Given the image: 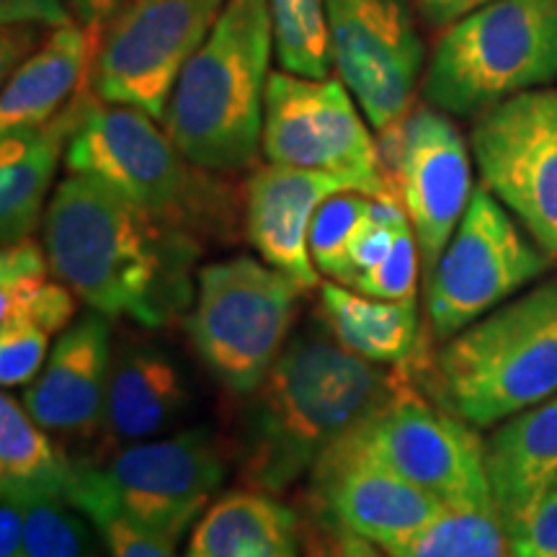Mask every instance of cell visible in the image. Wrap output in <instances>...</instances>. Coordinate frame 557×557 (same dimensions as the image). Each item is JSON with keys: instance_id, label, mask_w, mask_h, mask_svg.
Instances as JSON below:
<instances>
[{"instance_id": "obj_9", "label": "cell", "mask_w": 557, "mask_h": 557, "mask_svg": "<svg viewBox=\"0 0 557 557\" xmlns=\"http://www.w3.org/2000/svg\"><path fill=\"white\" fill-rule=\"evenodd\" d=\"M549 256L485 189L472 194L442 259L426 276L429 341L444 344L545 274Z\"/></svg>"}, {"instance_id": "obj_31", "label": "cell", "mask_w": 557, "mask_h": 557, "mask_svg": "<svg viewBox=\"0 0 557 557\" xmlns=\"http://www.w3.org/2000/svg\"><path fill=\"white\" fill-rule=\"evenodd\" d=\"M50 333L34 320L13 318L0 323V382L3 387L29 385L50 354Z\"/></svg>"}, {"instance_id": "obj_7", "label": "cell", "mask_w": 557, "mask_h": 557, "mask_svg": "<svg viewBox=\"0 0 557 557\" xmlns=\"http://www.w3.org/2000/svg\"><path fill=\"white\" fill-rule=\"evenodd\" d=\"M227 451L205 426L129 444L99 462H75L67 500L83 513L114 511L173 547L225 483Z\"/></svg>"}, {"instance_id": "obj_32", "label": "cell", "mask_w": 557, "mask_h": 557, "mask_svg": "<svg viewBox=\"0 0 557 557\" xmlns=\"http://www.w3.org/2000/svg\"><path fill=\"white\" fill-rule=\"evenodd\" d=\"M508 557H557V487L506 529Z\"/></svg>"}, {"instance_id": "obj_35", "label": "cell", "mask_w": 557, "mask_h": 557, "mask_svg": "<svg viewBox=\"0 0 557 557\" xmlns=\"http://www.w3.org/2000/svg\"><path fill=\"white\" fill-rule=\"evenodd\" d=\"M3 26H29V29H60L73 24L75 16L65 0H0Z\"/></svg>"}, {"instance_id": "obj_37", "label": "cell", "mask_w": 557, "mask_h": 557, "mask_svg": "<svg viewBox=\"0 0 557 557\" xmlns=\"http://www.w3.org/2000/svg\"><path fill=\"white\" fill-rule=\"evenodd\" d=\"M65 3L70 5V11H73L75 21H78L81 26H86L90 37L96 39L103 26L109 24V18L114 16L127 0H65Z\"/></svg>"}, {"instance_id": "obj_16", "label": "cell", "mask_w": 557, "mask_h": 557, "mask_svg": "<svg viewBox=\"0 0 557 557\" xmlns=\"http://www.w3.org/2000/svg\"><path fill=\"white\" fill-rule=\"evenodd\" d=\"M308 478L310 513L374 542L387 553L406 545L447 506L346 438L320 459Z\"/></svg>"}, {"instance_id": "obj_17", "label": "cell", "mask_w": 557, "mask_h": 557, "mask_svg": "<svg viewBox=\"0 0 557 557\" xmlns=\"http://www.w3.org/2000/svg\"><path fill=\"white\" fill-rule=\"evenodd\" d=\"M111 369L109 318L90 310L54 338L21 403L52 436H99Z\"/></svg>"}, {"instance_id": "obj_23", "label": "cell", "mask_w": 557, "mask_h": 557, "mask_svg": "<svg viewBox=\"0 0 557 557\" xmlns=\"http://www.w3.org/2000/svg\"><path fill=\"white\" fill-rule=\"evenodd\" d=\"M78 21L50 32L41 47L26 54L11 75H5L0 96V132L39 127L60 116L88 83L94 41Z\"/></svg>"}, {"instance_id": "obj_34", "label": "cell", "mask_w": 557, "mask_h": 557, "mask_svg": "<svg viewBox=\"0 0 557 557\" xmlns=\"http://www.w3.org/2000/svg\"><path fill=\"white\" fill-rule=\"evenodd\" d=\"M302 542L305 557H393L374 542L315 513L302 519Z\"/></svg>"}, {"instance_id": "obj_3", "label": "cell", "mask_w": 557, "mask_h": 557, "mask_svg": "<svg viewBox=\"0 0 557 557\" xmlns=\"http://www.w3.org/2000/svg\"><path fill=\"white\" fill-rule=\"evenodd\" d=\"M431 400L475 429L557 395V284L527 292L406 361Z\"/></svg>"}, {"instance_id": "obj_14", "label": "cell", "mask_w": 557, "mask_h": 557, "mask_svg": "<svg viewBox=\"0 0 557 557\" xmlns=\"http://www.w3.org/2000/svg\"><path fill=\"white\" fill-rule=\"evenodd\" d=\"M480 184L529 238L557 259V88H534L485 109L470 132Z\"/></svg>"}, {"instance_id": "obj_15", "label": "cell", "mask_w": 557, "mask_h": 557, "mask_svg": "<svg viewBox=\"0 0 557 557\" xmlns=\"http://www.w3.org/2000/svg\"><path fill=\"white\" fill-rule=\"evenodd\" d=\"M333 65L382 132L413 109L423 83V50L416 0H325Z\"/></svg>"}, {"instance_id": "obj_28", "label": "cell", "mask_w": 557, "mask_h": 557, "mask_svg": "<svg viewBox=\"0 0 557 557\" xmlns=\"http://www.w3.org/2000/svg\"><path fill=\"white\" fill-rule=\"evenodd\" d=\"M24 532L32 557H111L94 521L62 496L24 500Z\"/></svg>"}, {"instance_id": "obj_13", "label": "cell", "mask_w": 557, "mask_h": 557, "mask_svg": "<svg viewBox=\"0 0 557 557\" xmlns=\"http://www.w3.org/2000/svg\"><path fill=\"white\" fill-rule=\"evenodd\" d=\"M377 158L387 197L406 207L413 225L426 282L475 194L470 148L447 111L418 103L377 132Z\"/></svg>"}, {"instance_id": "obj_29", "label": "cell", "mask_w": 557, "mask_h": 557, "mask_svg": "<svg viewBox=\"0 0 557 557\" xmlns=\"http://www.w3.org/2000/svg\"><path fill=\"white\" fill-rule=\"evenodd\" d=\"M369 201V194L341 191L320 205L310 225V256L320 276L348 282V243L367 218Z\"/></svg>"}, {"instance_id": "obj_27", "label": "cell", "mask_w": 557, "mask_h": 557, "mask_svg": "<svg viewBox=\"0 0 557 557\" xmlns=\"http://www.w3.org/2000/svg\"><path fill=\"white\" fill-rule=\"evenodd\" d=\"M278 67L305 78H329L333 67L325 0H269Z\"/></svg>"}, {"instance_id": "obj_25", "label": "cell", "mask_w": 557, "mask_h": 557, "mask_svg": "<svg viewBox=\"0 0 557 557\" xmlns=\"http://www.w3.org/2000/svg\"><path fill=\"white\" fill-rule=\"evenodd\" d=\"M75 478V462L52 434L41 429L24 403L3 393L0 398V493L24 500L67 498Z\"/></svg>"}, {"instance_id": "obj_21", "label": "cell", "mask_w": 557, "mask_h": 557, "mask_svg": "<svg viewBox=\"0 0 557 557\" xmlns=\"http://www.w3.org/2000/svg\"><path fill=\"white\" fill-rule=\"evenodd\" d=\"M493 504L504 527L557 487V395L506 418L485 442Z\"/></svg>"}, {"instance_id": "obj_20", "label": "cell", "mask_w": 557, "mask_h": 557, "mask_svg": "<svg viewBox=\"0 0 557 557\" xmlns=\"http://www.w3.org/2000/svg\"><path fill=\"white\" fill-rule=\"evenodd\" d=\"M78 96L39 127L0 132V240L3 246L32 238L50 205L52 178L65 158L81 111Z\"/></svg>"}, {"instance_id": "obj_1", "label": "cell", "mask_w": 557, "mask_h": 557, "mask_svg": "<svg viewBox=\"0 0 557 557\" xmlns=\"http://www.w3.org/2000/svg\"><path fill=\"white\" fill-rule=\"evenodd\" d=\"M52 274L90 310L163 329L194 302L201 243L83 173H67L41 220Z\"/></svg>"}, {"instance_id": "obj_19", "label": "cell", "mask_w": 557, "mask_h": 557, "mask_svg": "<svg viewBox=\"0 0 557 557\" xmlns=\"http://www.w3.org/2000/svg\"><path fill=\"white\" fill-rule=\"evenodd\" d=\"M189 403V380L165 348L150 344L124 348L111 369L107 408L99 429V459L169 431L181 421Z\"/></svg>"}, {"instance_id": "obj_30", "label": "cell", "mask_w": 557, "mask_h": 557, "mask_svg": "<svg viewBox=\"0 0 557 557\" xmlns=\"http://www.w3.org/2000/svg\"><path fill=\"white\" fill-rule=\"evenodd\" d=\"M421 250L413 225L403 227L393 250L377 269L354 278L351 289L377 299H413L418 297V276H421Z\"/></svg>"}, {"instance_id": "obj_10", "label": "cell", "mask_w": 557, "mask_h": 557, "mask_svg": "<svg viewBox=\"0 0 557 557\" xmlns=\"http://www.w3.org/2000/svg\"><path fill=\"white\" fill-rule=\"evenodd\" d=\"M227 0H127L94 41L90 94L165 120L186 62Z\"/></svg>"}, {"instance_id": "obj_12", "label": "cell", "mask_w": 557, "mask_h": 557, "mask_svg": "<svg viewBox=\"0 0 557 557\" xmlns=\"http://www.w3.org/2000/svg\"><path fill=\"white\" fill-rule=\"evenodd\" d=\"M341 78H305L271 70L261 150L269 163L333 173L369 197H387L377 137Z\"/></svg>"}, {"instance_id": "obj_26", "label": "cell", "mask_w": 557, "mask_h": 557, "mask_svg": "<svg viewBox=\"0 0 557 557\" xmlns=\"http://www.w3.org/2000/svg\"><path fill=\"white\" fill-rule=\"evenodd\" d=\"M393 557H508L504 519L493 500L447 504Z\"/></svg>"}, {"instance_id": "obj_33", "label": "cell", "mask_w": 557, "mask_h": 557, "mask_svg": "<svg viewBox=\"0 0 557 557\" xmlns=\"http://www.w3.org/2000/svg\"><path fill=\"white\" fill-rule=\"evenodd\" d=\"M86 517L101 532L103 545H107L111 557H176V547L171 542L160 540L158 534L137 527L135 521L124 519L120 513L96 508Z\"/></svg>"}, {"instance_id": "obj_4", "label": "cell", "mask_w": 557, "mask_h": 557, "mask_svg": "<svg viewBox=\"0 0 557 557\" xmlns=\"http://www.w3.org/2000/svg\"><path fill=\"white\" fill-rule=\"evenodd\" d=\"M274 54L269 0H227L173 88L163 129L199 169L233 173L259 156Z\"/></svg>"}, {"instance_id": "obj_8", "label": "cell", "mask_w": 557, "mask_h": 557, "mask_svg": "<svg viewBox=\"0 0 557 557\" xmlns=\"http://www.w3.org/2000/svg\"><path fill=\"white\" fill-rule=\"evenodd\" d=\"M302 289L267 261L233 256L197 271L186 333L227 393L253 395L287 346Z\"/></svg>"}, {"instance_id": "obj_6", "label": "cell", "mask_w": 557, "mask_h": 557, "mask_svg": "<svg viewBox=\"0 0 557 557\" xmlns=\"http://www.w3.org/2000/svg\"><path fill=\"white\" fill-rule=\"evenodd\" d=\"M557 81V0H496L444 29L421 94L449 116L485 109Z\"/></svg>"}, {"instance_id": "obj_2", "label": "cell", "mask_w": 557, "mask_h": 557, "mask_svg": "<svg viewBox=\"0 0 557 557\" xmlns=\"http://www.w3.org/2000/svg\"><path fill=\"white\" fill-rule=\"evenodd\" d=\"M403 367H380L323 329L292 333L250 400L240 447L248 487L278 496L395 393Z\"/></svg>"}, {"instance_id": "obj_5", "label": "cell", "mask_w": 557, "mask_h": 557, "mask_svg": "<svg viewBox=\"0 0 557 557\" xmlns=\"http://www.w3.org/2000/svg\"><path fill=\"white\" fill-rule=\"evenodd\" d=\"M65 165L194 238L225 230V194L212 171L194 165L145 111L83 96Z\"/></svg>"}, {"instance_id": "obj_36", "label": "cell", "mask_w": 557, "mask_h": 557, "mask_svg": "<svg viewBox=\"0 0 557 557\" xmlns=\"http://www.w3.org/2000/svg\"><path fill=\"white\" fill-rule=\"evenodd\" d=\"M491 3H496V0H416L418 16L431 29H449L457 21Z\"/></svg>"}, {"instance_id": "obj_18", "label": "cell", "mask_w": 557, "mask_h": 557, "mask_svg": "<svg viewBox=\"0 0 557 557\" xmlns=\"http://www.w3.org/2000/svg\"><path fill=\"white\" fill-rule=\"evenodd\" d=\"M361 191L333 173L269 163L246 184V235L261 261L289 276L302 292L318 289L320 271L310 256V225L325 199ZM364 194V191H361Z\"/></svg>"}, {"instance_id": "obj_24", "label": "cell", "mask_w": 557, "mask_h": 557, "mask_svg": "<svg viewBox=\"0 0 557 557\" xmlns=\"http://www.w3.org/2000/svg\"><path fill=\"white\" fill-rule=\"evenodd\" d=\"M318 315L325 331L357 357L400 367L421 351V312L413 299H377L338 282L318 287Z\"/></svg>"}, {"instance_id": "obj_22", "label": "cell", "mask_w": 557, "mask_h": 557, "mask_svg": "<svg viewBox=\"0 0 557 557\" xmlns=\"http://www.w3.org/2000/svg\"><path fill=\"white\" fill-rule=\"evenodd\" d=\"M184 557H305L302 517L274 493L238 487L201 513Z\"/></svg>"}, {"instance_id": "obj_11", "label": "cell", "mask_w": 557, "mask_h": 557, "mask_svg": "<svg viewBox=\"0 0 557 557\" xmlns=\"http://www.w3.org/2000/svg\"><path fill=\"white\" fill-rule=\"evenodd\" d=\"M400 367L398 389L344 436L346 442L444 504L493 500L478 429L431 400L410 367Z\"/></svg>"}]
</instances>
